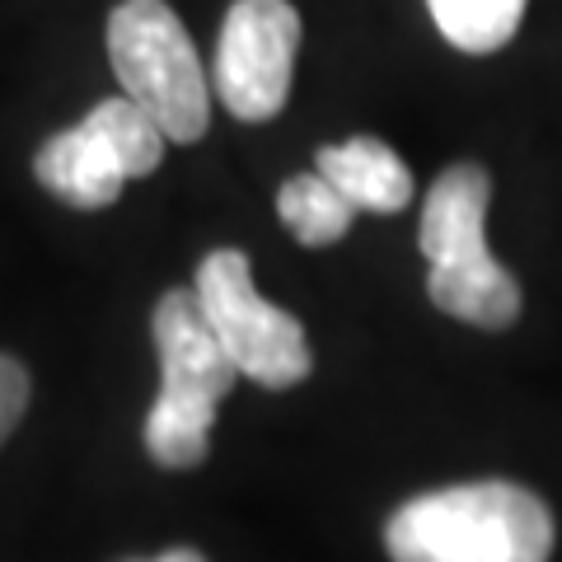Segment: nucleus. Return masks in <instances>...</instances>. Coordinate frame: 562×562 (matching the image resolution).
<instances>
[{
  "label": "nucleus",
  "instance_id": "obj_1",
  "mask_svg": "<svg viewBox=\"0 0 562 562\" xmlns=\"http://www.w3.org/2000/svg\"><path fill=\"white\" fill-rule=\"evenodd\" d=\"M384 549L394 562H549L553 512L520 483H454L403 502Z\"/></svg>",
  "mask_w": 562,
  "mask_h": 562
},
{
  "label": "nucleus",
  "instance_id": "obj_2",
  "mask_svg": "<svg viewBox=\"0 0 562 562\" xmlns=\"http://www.w3.org/2000/svg\"><path fill=\"white\" fill-rule=\"evenodd\" d=\"M492 179L483 165L460 160L436 173L422 198L417 249L427 258L431 305L473 328H512L520 319V281L487 249Z\"/></svg>",
  "mask_w": 562,
  "mask_h": 562
},
{
  "label": "nucleus",
  "instance_id": "obj_3",
  "mask_svg": "<svg viewBox=\"0 0 562 562\" xmlns=\"http://www.w3.org/2000/svg\"><path fill=\"white\" fill-rule=\"evenodd\" d=\"M155 357H160V394L146 413V454L160 469H198L206 460L221 398L235 390V361L202 319L198 295L165 291L150 314Z\"/></svg>",
  "mask_w": 562,
  "mask_h": 562
},
{
  "label": "nucleus",
  "instance_id": "obj_4",
  "mask_svg": "<svg viewBox=\"0 0 562 562\" xmlns=\"http://www.w3.org/2000/svg\"><path fill=\"white\" fill-rule=\"evenodd\" d=\"M109 61L122 94L140 103L169 146H192L211 127V85L188 24L165 0H117L109 14Z\"/></svg>",
  "mask_w": 562,
  "mask_h": 562
},
{
  "label": "nucleus",
  "instance_id": "obj_5",
  "mask_svg": "<svg viewBox=\"0 0 562 562\" xmlns=\"http://www.w3.org/2000/svg\"><path fill=\"white\" fill-rule=\"evenodd\" d=\"M165 150L169 136L160 132V122L127 94H117L94 103L76 127L47 136L33 155V179L66 206L103 211L122 198L132 179L160 169Z\"/></svg>",
  "mask_w": 562,
  "mask_h": 562
},
{
  "label": "nucleus",
  "instance_id": "obj_6",
  "mask_svg": "<svg viewBox=\"0 0 562 562\" xmlns=\"http://www.w3.org/2000/svg\"><path fill=\"white\" fill-rule=\"evenodd\" d=\"M192 295L239 375H249L262 390H295L310 380L314 351L305 324L258 291L254 262L244 249H211L198 262Z\"/></svg>",
  "mask_w": 562,
  "mask_h": 562
},
{
  "label": "nucleus",
  "instance_id": "obj_7",
  "mask_svg": "<svg viewBox=\"0 0 562 562\" xmlns=\"http://www.w3.org/2000/svg\"><path fill=\"white\" fill-rule=\"evenodd\" d=\"M301 57V10L291 0H235L225 10L211 85L239 122H272L291 99Z\"/></svg>",
  "mask_w": 562,
  "mask_h": 562
},
{
  "label": "nucleus",
  "instance_id": "obj_8",
  "mask_svg": "<svg viewBox=\"0 0 562 562\" xmlns=\"http://www.w3.org/2000/svg\"><path fill=\"white\" fill-rule=\"evenodd\" d=\"M314 169H319L351 206L371 211V216H398L417 192L413 169L403 165V155L380 136H347V140H333V146H319Z\"/></svg>",
  "mask_w": 562,
  "mask_h": 562
},
{
  "label": "nucleus",
  "instance_id": "obj_9",
  "mask_svg": "<svg viewBox=\"0 0 562 562\" xmlns=\"http://www.w3.org/2000/svg\"><path fill=\"white\" fill-rule=\"evenodd\" d=\"M277 216L295 244L328 249V244H338L351 231L357 206H351L319 169H310V173H291V179L277 188Z\"/></svg>",
  "mask_w": 562,
  "mask_h": 562
},
{
  "label": "nucleus",
  "instance_id": "obj_10",
  "mask_svg": "<svg viewBox=\"0 0 562 562\" xmlns=\"http://www.w3.org/2000/svg\"><path fill=\"white\" fill-rule=\"evenodd\" d=\"M525 5L530 0H427V14L450 47L469 52V57H487L516 38Z\"/></svg>",
  "mask_w": 562,
  "mask_h": 562
},
{
  "label": "nucleus",
  "instance_id": "obj_11",
  "mask_svg": "<svg viewBox=\"0 0 562 562\" xmlns=\"http://www.w3.org/2000/svg\"><path fill=\"white\" fill-rule=\"evenodd\" d=\"M29 398H33L29 371H24V366L14 361V357H5V351H0V446H5V436L24 422Z\"/></svg>",
  "mask_w": 562,
  "mask_h": 562
},
{
  "label": "nucleus",
  "instance_id": "obj_12",
  "mask_svg": "<svg viewBox=\"0 0 562 562\" xmlns=\"http://www.w3.org/2000/svg\"><path fill=\"white\" fill-rule=\"evenodd\" d=\"M127 562H206L198 549H169L160 558H127Z\"/></svg>",
  "mask_w": 562,
  "mask_h": 562
}]
</instances>
